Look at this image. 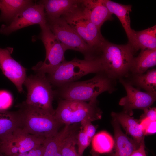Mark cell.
<instances>
[{
	"label": "cell",
	"instance_id": "obj_2",
	"mask_svg": "<svg viewBox=\"0 0 156 156\" xmlns=\"http://www.w3.org/2000/svg\"><path fill=\"white\" fill-rule=\"evenodd\" d=\"M18 106L21 128L27 132L45 139L55 136L59 132L62 124L54 115L24 102Z\"/></svg>",
	"mask_w": 156,
	"mask_h": 156
},
{
	"label": "cell",
	"instance_id": "obj_31",
	"mask_svg": "<svg viewBox=\"0 0 156 156\" xmlns=\"http://www.w3.org/2000/svg\"><path fill=\"white\" fill-rule=\"evenodd\" d=\"M144 113L142 115L140 119L144 118H148L151 120L156 121V109L152 108L149 109H146L144 110Z\"/></svg>",
	"mask_w": 156,
	"mask_h": 156
},
{
	"label": "cell",
	"instance_id": "obj_33",
	"mask_svg": "<svg viewBox=\"0 0 156 156\" xmlns=\"http://www.w3.org/2000/svg\"><path fill=\"white\" fill-rule=\"evenodd\" d=\"M129 156H147L145 151L144 140L140 143L139 148L134 151Z\"/></svg>",
	"mask_w": 156,
	"mask_h": 156
},
{
	"label": "cell",
	"instance_id": "obj_32",
	"mask_svg": "<svg viewBox=\"0 0 156 156\" xmlns=\"http://www.w3.org/2000/svg\"><path fill=\"white\" fill-rule=\"evenodd\" d=\"M43 144L34 148L28 152L29 156H44Z\"/></svg>",
	"mask_w": 156,
	"mask_h": 156
},
{
	"label": "cell",
	"instance_id": "obj_27",
	"mask_svg": "<svg viewBox=\"0 0 156 156\" xmlns=\"http://www.w3.org/2000/svg\"><path fill=\"white\" fill-rule=\"evenodd\" d=\"M139 120L140 124L145 135L156 133V121H152L148 118H144Z\"/></svg>",
	"mask_w": 156,
	"mask_h": 156
},
{
	"label": "cell",
	"instance_id": "obj_36",
	"mask_svg": "<svg viewBox=\"0 0 156 156\" xmlns=\"http://www.w3.org/2000/svg\"><path fill=\"white\" fill-rule=\"evenodd\" d=\"M91 154L92 156H100L97 153L94 152L93 150L92 151Z\"/></svg>",
	"mask_w": 156,
	"mask_h": 156
},
{
	"label": "cell",
	"instance_id": "obj_23",
	"mask_svg": "<svg viewBox=\"0 0 156 156\" xmlns=\"http://www.w3.org/2000/svg\"><path fill=\"white\" fill-rule=\"evenodd\" d=\"M136 51L149 49L156 50V25L139 31H135Z\"/></svg>",
	"mask_w": 156,
	"mask_h": 156
},
{
	"label": "cell",
	"instance_id": "obj_29",
	"mask_svg": "<svg viewBox=\"0 0 156 156\" xmlns=\"http://www.w3.org/2000/svg\"><path fill=\"white\" fill-rule=\"evenodd\" d=\"M12 102V97L9 92L5 90H0V111L8 110Z\"/></svg>",
	"mask_w": 156,
	"mask_h": 156
},
{
	"label": "cell",
	"instance_id": "obj_22",
	"mask_svg": "<svg viewBox=\"0 0 156 156\" xmlns=\"http://www.w3.org/2000/svg\"><path fill=\"white\" fill-rule=\"evenodd\" d=\"M156 64V50H141L138 55L134 58L131 68L137 74L143 73Z\"/></svg>",
	"mask_w": 156,
	"mask_h": 156
},
{
	"label": "cell",
	"instance_id": "obj_30",
	"mask_svg": "<svg viewBox=\"0 0 156 156\" xmlns=\"http://www.w3.org/2000/svg\"><path fill=\"white\" fill-rule=\"evenodd\" d=\"M89 120H84L81 122L83 130L86 135L92 140L94 135L96 129Z\"/></svg>",
	"mask_w": 156,
	"mask_h": 156
},
{
	"label": "cell",
	"instance_id": "obj_7",
	"mask_svg": "<svg viewBox=\"0 0 156 156\" xmlns=\"http://www.w3.org/2000/svg\"><path fill=\"white\" fill-rule=\"evenodd\" d=\"M46 21L48 27L66 51L72 50L80 52L85 59L98 57L99 53L89 46L62 17L46 19Z\"/></svg>",
	"mask_w": 156,
	"mask_h": 156
},
{
	"label": "cell",
	"instance_id": "obj_5",
	"mask_svg": "<svg viewBox=\"0 0 156 156\" xmlns=\"http://www.w3.org/2000/svg\"><path fill=\"white\" fill-rule=\"evenodd\" d=\"M27 91L26 105L54 116L52 105L54 91L45 74L36 73L27 77L23 83Z\"/></svg>",
	"mask_w": 156,
	"mask_h": 156
},
{
	"label": "cell",
	"instance_id": "obj_12",
	"mask_svg": "<svg viewBox=\"0 0 156 156\" xmlns=\"http://www.w3.org/2000/svg\"><path fill=\"white\" fill-rule=\"evenodd\" d=\"M13 48L0 47V69L4 75L16 86L20 93L23 92V85L27 77L26 69L13 58Z\"/></svg>",
	"mask_w": 156,
	"mask_h": 156
},
{
	"label": "cell",
	"instance_id": "obj_14",
	"mask_svg": "<svg viewBox=\"0 0 156 156\" xmlns=\"http://www.w3.org/2000/svg\"><path fill=\"white\" fill-rule=\"evenodd\" d=\"M81 6L86 17L100 29L105 21L114 19L103 0H82Z\"/></svg>",
	"mask_w": 156,
	"mask_h": 156
},
{
	"label": "cell",
	"instance_id": "obj_4",
	"mask_svg": "<svg viewBox=\"0 0 156 156\" xmlns=\"http://www.w3.org/2000/svg\"><path fill=\"white\" fill-rule=\"evenodd\" d=\"M135 51L128 43L118 45L106 40L99 55L103 71L109 77L122 75L131 69Z\"/></svg>",
	"mask_w": 156,
	"mask_h": 156
},
{
	"label": "cell",
	"instance_id": "obj_35",
	"mask_svg": "<svg viewBox=\"0 0 156 156\" xmlns=\"http://www.w3.org/2000/svg\"><path fill=\"white\" fill-rule=\"evenodd\" d=\"M54 156H62L61 151V148Z\"/></svg>",
	"mask_w": 156,
	"mask_h": 156
},
{
	"label": "cell",
	"instance_id": "obj_16",
	"mask_svg": "<svg viewBox=\"0 0 156 156\" xmlns=\"http://www.w3.org/2000/svg\"><path fill=\"white\" fill-rule=\"evenodd\" d=\"M112 125L114 133L113 147L114 153L111 156H129L139 148L140 144L125 134L119 124L114 120Z\"/></svg>",
	"mask_w": 156,
	"mask_h": 156
},
{
	"label": "cell",
	"instance_id": "obj_34",
	"mask_svg": "<svg viewBox=\"0 0 156 156\" xmlns=\"http://www.w3.org/2000/svg\"><path fill=\"white\" fill-rule=\"evenodd\" d=\"M12 156H29L28 152L18 153L15 154Z\"/></svg>",
	"mask_w": 156,
	"mask_h": 156
},
{
	"label": "cell",
	"instance_id": "obj_21",
	"mask_svg": "<svg viewBox=\"0 0 156 156\" xmlns=\"http://www.w3.org/2000/svg\"><path fill=\"white\" fill-rule=\"evenodd\" d=\"M73 131L70 125H66L55 135L45 139L43 144L44 156H54L61 148L65 139Z\"/></svg>",
	"mask_w": 156,
	"mask_h": 156
},
{
	"label": "cell",
	"instance_id": "obj_8",
	"mask_svg": "<svg viewBox=\"0 0 156 156\" xmlns=\"http://www.w3.org/2000/svg\"><path fill=\"white\" fill-rule=\"evenodd\" d=\"M40 27L41 31L38 38L42 40L44 46L45 58L44 62H38L32 69L36 73L48 74L65 60L64 53L66 51L47 23Z\"/></svg>",
	"mask_w": 156,
	"mask_h": 156
},
{
	"label": "cell",
	"instance_id": "obj_15",
	"mask_svg": "<svg viewBox=\"0 0 156 156\" xmlns=\"http://www.w3.org/2000/svg\"><path fill=\"white\" fill-rule=\"evenodd\" d=\"M105 5L112 14H115L119 19L127 34L129 43L136 51L135 31L131 27L130 12L132 11L131 5H124L110 0H103Z\"/></svg>",
	"mask_w": 156,
	"mask_h": 156
},
{
	"label": "cell",
	"instance_id": "obj_13",
	"mask_svg": "<svg viewBox=\"0 0 156 156\" xmlns=\"http://www.w3.org/2000/svg\"><path fill=\"white\" fill-rule=\"evenodd\" d=\"M127 92V95L120 100L119 104L124 107V112L131 116L133 110L148 109L156 100V94L149 92H144L134 88L130 83L120 80Z\"/></svg>",
	"mask_w": 156,
	"mask_h": 156
},
{
	"label": "cell",
	"instance_id": "obj_6",
	"mask_svg": "<svg viewBox=\"0 0 156 156\" xmlns=\"http://www.w3.org/2000/svg\"><path fill=\"white\" fill-rule=\"evenodd\" d=\"M96 102L62 99L55 110L54 116L61 124L70 125L85 120L92 122L100 119L101 112Z\"/></svg>",
	"mask_w": 156,
	"mask_h": 156
},
{
	"label": "cell",
	"instance_id": "obj_10",
	"mask_svg": "<svg viewBox=\"0 0 156 156\" xmlns=\"http://www.w3.org/2000/svg\"><path fill=\"white\" fill-rule=\"evenodd\" d=\"M45 139L19 128L0 141V152L5 156L28 152L43 144Z\"/></svg>",
	"mask_w": 156,
	"mask_h": 156
},
{
	"label": "cell",
	"instance_id": "obj_11",
	"mask_svg": "<svg viewBox=\"0 0 156 156\" xmlns=\"http://www.w3.org/2000/svg\"><path fill=\"white\" fill-rule=\"evenodd\" d=\"M46 23L44 6L40 1L38 3H35L23 10L9 23L2 25L0 28V33L8 35L30 25L38 24L40 26Z\"/></svg>",
	"mask_w": 156,
	"mask_h": 156
},
{
	"label": "cell",
	"instance_id": "obj_19",
	"mask_svg": "<svg viewBox=\"0 0 156 156\" xmlns=\"http://www.w3.org/2000/svg\"><path fill=\"white\" fill-rule=\"evenodd\" d=\"M111 115L113 119L120 125L126 133L138 144H140L144 140L145 135L140 124L139 120L124 112H112Z\"/></svg>",
	"mask_w": 156,
	"mask_h": 156
},
{
	"label": "cell",
	"instance_id": "obj_25",
	"mask_svg": "<svg viewBox=\"0 0 156 156\" xmlns=\"http://www.w3.org/2000/svg\"><path fill=\"white\" fill-rule=\"evenodd\" d=\"M135 81L138 86L147 92L156 94V71L155 69L149 70L145 74H138Z\"/></svg>",
	"mask_w": 156,
	"mask_h": 156
},
{
	"label": "cell",
	"instance_id": "obj_20",
	"mask_svg": "<svg viewBox=\"0 0 156 156\" xmlns=\"http://www.w3.org/2000/svg\"><path fill=\"white\" fill-rule=\"evenodd\" d=\"M21 128L20 117L18 111H0V141Z\"/></svg>",
	"mask_w": 156,
	"mask_h": 156
},
{
	"label": "cell",
	"instance_id": "obj_24",
	"mask_svg": "<svg viewBox=\"0 0 156 156\" xmlns=\"http://www.w3.org/2000/svg\"><path fill=\"white\" fill-rule=\"evenodd\" d=\"M93 150L100 153H109L113 149L114 140L107 132L102 131L94 135L92 140Z\"/></svg>",
	"mask_w": 156,
	"mask_h": 156
},
{
	"label": "cell",
	"instance_id": "obj_18",
	"mask_svg": "<svg viewBox=\"0 0 156 156\" xmlns=\"http://www.w3.org/2000/svg\"><path fill=\"white\" fill-rule=\"evenodd\" d=\"M34 4L30 0H0V23H9L22 11Z\"/></svg>",
	"mask_w": 156,
	"mask_h": 156
},
{
	"label": "cell",
	"instance_id": "obj_28",
	"mask_svg": "<svg viewBox=\"0 0 156 156\" xmlns=\"http://www.w3.org/2000/svg\"><path fill=\"white\" fill-rule=\"evenodd\" d=\"M91 141L83 130L79 132L77 136V144L78 146V153L79 155H82Z\"/></svg>",
	"mask_w": 156,
	"mask_h": 156
},
{
	"label": "cell",
	"instance_id": "obj_26",
	"mask_svg": "<svg viewBox=\"0 0 156 156\" xmlns=\"http://www.w3.org/2000/svg\"><path fill=\"white\" fill-rule=\"evenodd\" d=\"M77 136L73 131L64 140L61 147L62 156H83L76 151Z\"/></svg>",
	"mask_w": 156,
	"mask_h": 156
},
{
	"label": "cell",
	"instance_id": "obj_1",
	"mask_svg": "<svg viewBox=\"0 0 156 156\" xmlns=\"http://www.w3.org/2000/svg\"><path fill=\"white\" fill-rule=\"evenodd\" d=\"M111 88L109 77L101 71L90 79L69 83L54 91V96L63 99L96 102L99 95Z\"/></svg>",
	"mask_w": 156,
	"mask_h": 156
},
{
	"label": "cell",
	"instance_id": "obj_17",
	"mask_svg": "<svg viewBox=\"0 0 156 156\" xmlns=\"http://www.w3.org/2000/svg\"><path fill=\"white\" fill-rule=\"evenodd\" d=\"M80 0H43L46 19L57 18L69 13L81 4Z\"/></svg>",
	"mask_w": 156,
	"mask_h": 156
},
{
	"label": "cell",
	"instance_id": "obj_37",
	"mask_svg": "<svg viewBox=\"0 0 156 156\" xmlns=\"http://www.w3.org/2000/svg\"><path fill=\"white\" fill-rule=\"evenodd\" d=\"M0 156H5L0 152Z\"/></svg>",
	"mask_w": 156,
	"mask_h": 156
},
{
	"label": "cell",
	"instance_id": "obj_9",
	"mask_svg": "<svg viewBox=\"0 0 156 156\" xmlns=\"http://www.w3.org/2000/svg\"><path fill=\"white\" fill-rule=\"evenodd\" d=\"M81 3L61 17L75 30L89 46L99 53L106 40L102 36L100 29L85 16Z\"/></svg>",
	"mask_w": 156,
	"mask_h": 156
},
{
	"label": "cell",
	"instance_id": "obj_3",
	"mask_svg": "<svg viewBox=\"0 0 156 156\" xmlns=\"http://www.w3.org/2000/svg\"><path fill=\"white\" fill-rule=\"evenodd\" d=\"M101 71L103 68L99 57L88 60L75 58L70 61L65 60L46 76L51 86L58 88L88 74Z\"/></svg>",
	"mask_w": 156,
	"mask_h": 156
}]
</instances>
